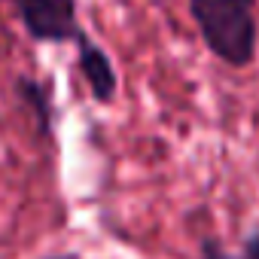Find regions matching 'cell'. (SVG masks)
Returning a JSON list of instances; mask_svg holds the SVG:
<instances>
[{"label": "cell", "instance_id": "obj_1", "mask_svg": "<svg viewBox=\"0 0 259 259\" xmlns=\"http://www.w3.org/2000/svg\"><path fill=\"white\" fill-rule=\"evenodd\" d=\"M204 46L229 67H247L256 55V0H189Z\"/></svg>", "mask_w": 259, "mask_h": 259}, {"label": "cell", "instance_id": "obj_5", "mask_svg": "<svg viewBox=\"0 0 259 259\" xmlns=\"http://www.w3.org/2000/svg\"><path fill=\"white\" fill-rule=\"evenodd\" d=\"M201 259H247V256H229V253H223L220 244L204 241V247H201Z\"/></svg>", "mask_w": 259, "mask_h": 259}, {"label": "cell", "instance_id": "obj_3", "mask_svg": "<svg viewBox=\"0 0 259 259\" xmlns=\"http://www.w3.org/2000/svg\"><path fill=\"white\" fill-rule=\"evenodd\" d=\"M76 61H79V73L92 92V98L98 104H110L116 98V89H119V79H116V70H113V61L107 58V52L82 31L76 40Z\"/></svg>", "mask_w": 259, "mask_h": 259}, {"label": "cell", "instance_id": "obj_7", "mask_svg": "<svg viewBox=\"0 0 259 259\" xmlns=\"http://www.w3.org/2000/svg\"><path fill=\"white\" fill-rule=\"evenodd\" d=\"M49 259H76L73 253H61V256H49Z\"/></svg>", "mask_w": 259, "mask_h": 259}, {"label": "cell", "instance_id": "obj_2", "mask_svg": "<svg viewBox=\"0 0 259 259\" xmlns=\"http://www.w3.org/2000/svg\"><path fill=\"white\" fill-rule=\"evenodd\" d=\"M13 10L37 43H73L82 34L76 0H13Z\"/></svg>", "mask_w": 259, "mask_h": 259}, {"label": "cell", "instance_id": "obj_4", "mask_svg": "<svg viewBox=\"0 0 259 259\" xmlns=\"http://www.w3.org/2000/svg\"><path fill=\"white\" fill-rule=\"evenodd\" d=\"M16 95L31 107L37 128H40L43 135H49V125H52V107H49V95H46V89H43L37 79H31V76H19V79H16Z\"/></svg>", "mask_w": 259, "mask_h": 259}, {"label": "cell", "instance_id": "obj_6", "mask_svg": "<svg viewBox=\"0 0 259 259\" xmlns=\"http://www.w3.org/2000/svg\"><path fill=\"white\" fill-rule=\"evenodd\" d=\"M244 256H247V259H259V232H253V235L244 241Z\"/></svg>", "mask_w": 259, "mask_h": 259}]
</instances>
